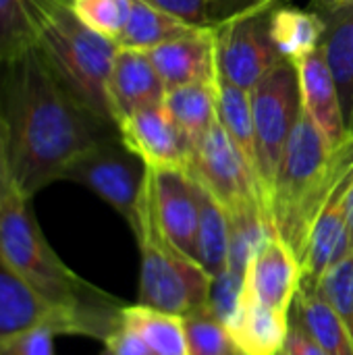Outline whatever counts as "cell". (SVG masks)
I'll return each mask as SVG.
<instances>
[{
	"label": "cell",
	"instance_id": "obj_1",
	"mask_svg": "<svg viewBox=\"0 0 353 355\" xmlns=\"http://www.w3.org/2000/svg\"><path fill=\"white\" fill-rule=\"evenodd\" d=\"M0 119L15 189L29 200L62 181L83 152L119 135L60 83L37 48L0 69Z\"/></svg>",
	"mask_w": 353,
	"mask_h": 355
},
{
	"label": "cell",
	"instance_id": "obj_2",
	"mask_svg": "<svg viewBox=\"0 0 353 355\" xmlns=\"http://www.w3.org/2000/svg\"><path fill=\"white\" fill-rule=\"evenodd\" d=\"M0 256L54 310L69 316L79 337L106 341L119 327L127 304L73 272L52 250L31 208L12 193L0 206Z\"/></svg>",
	"mask_w": 353,
	"mask_h": 355
},
{
	"label": "cell",
	"instance_id": "obj_3",
	"mask_svg": "<svg viewBox=\"0 0 353 355\" xmlns=\"http://www.w3.org/2000/svg\"><path fill=\"white\" fill-rule=\"evenodd\" d=\"M353 168V133L333 148L306 110H302L277 171L270 220L279 239L304 258L312 225L341 177Z\"/></svg>",
	"mask_w": 353,
	"mask_h": 355
},
{
	"label": "cell",
	"instance_id": "obj_4",
	"mask_svg": "<svg viewBox=\"0 0 353 355\" xmlns=\"http://www.w3.org/2000/svg\"><path fill=\"white\" fill-rule=\"evenodd\" d=\"M35 27V48L60 83L100 121L117 129L108 79L117 42L89 29L69 0H27Z\"/></svg>",
	"mask_w": 353,
	"mask_h": 355
},
{
	"label": "cell",
	"instance_id": "obj_5",
	"mask_svg": "<svg viewBox=\"0 0 353 355\" xmlns=\"http://www.w3.org/2000/svg\"><path fill=\"white\" fill-rule=\"evenodd\" d=\"M135 239L141 254L139 306L183 318L208 304L212 277L160 235L150 216L148 198Z\"/></svg>",
	"mask_w": 353,
	"mask_h": 355
},
{
	"label": "cell",
	"instance_id": "obj_6",
	"mask_svg": "<svg viewBox=\"0 0 353 355\" xmlns=\"http://www.w3.org/2000/svg\"><path fill=\"white\" fill-rule=\"evenodd\" d=\"M250 102L256 133V179L270 218V198L283 150L304 110L298 64L285 60L268 71L250 89Z\"/></svg>",
	"mask_w": 353,
	"mask_h": 355
},
{
	"label": "cell",
	"instance_id": "obj_7",
	"mask_svg": "<svg viewBox=\"0 0 353 355\" xmlns=\"http://www.w3.org/2000/svg\"><path fill=\"white\" fill-rule=\"evenodd\" d=\"M62 181L79 183L112 206L131 227H141L150 166L129 150L121 137H108L83 152L62 175Z\"/></svg>",
	"mask_w": 353,
	"mask_h": 355
},
{
	"label": "cell",
	"instance_id": "obj_8",
	"mask_svg": "<svg viewBox=\"0 0 353 355\" xmlns=\"http://www.w3.org/2000/svg\"><path fill=\"white\" fill-rule=\"evenodd\" d=\"M283 0H268L214 27L218 77L252 89L268 71L285 62L270 37V10Z\"/></svg>",
	"mask_w": 353,
	"mask_h": 355
},
{
	"label": "cell",
	"instance_id": "obj_9",
	"mask_svg": "<svg viewBox=\"0 0 353 355\" xmlns=\"http://www.w3.org/2000/svg\"><path fill=\"white\" fill-rule=\"evenodd\" d=\"M187 171L225 206V210H239L243 206H260L264 210L252 164L218 121L196 146Z\"/></svg>",
	"mask_w": 353,
	"mask_h": 355
},
{
	"label": "cell",
	"instance_id": "obj_10",
	"mask_svg": "<svg viewBox=\"0 0 353 355\" xmlns=\"http://www.w3.org/2000/svg\"><path fill=\"white\" fill-rule=\"evenodd\" d=\"M148 210L160 235L175 250L196 260V235L200 216L196 179L185 168L150 166Z\"/></svg>",
	"mask_w": 353,
	"mask_h": 355
},
{
	"label": "cell",
	"instance_id": "obj_11",
	"mask_svg": "<svg viewBox=\"0 0 353 355\" xmlns=\"http://www.w3.org/2000/svg\"><path fill=\"white\" fill-rule=\"evenodd\" d=\"M121 141L148 166L185 168L191 162L193 146L171 119L164 104L131 112L119 123Z\"/></svg>",
	"mask_w": 353,
	"mask_h": 355
},
{
	"label": "cell",
	"instance_id": "obj_12",
	"mask_svg": "<svg viewBox=\"0 0 353 355\" xmlns=\"http://www.w3.org/2000/svg\"><path fill=\"white\" fill-rule=\"evenodd\" d=\"M302 283V262L277 235L264 239L246 270V291L260 304L289 314Z\"/></svg>",
	"mask_w": 353,
	"mask_h": 355
},
{
	"label": "cell",
	"instance_id": "obj_13",
	"mask_svg": "<svg viewBox=\"0 0 353 355\" xmlns=\"http://www.w3.org/2000/svg\"><path fill=\"white\" fill-rule=\"evenodd\" d=\"M353 187V168L347 171L341 181L331 191L322 210L318 212L306 252L302 258V277L316 281L331 268L337 260L352 252L350 233H347V206Z\"/></svg>",
	"mask_w": 353,
	"mask_h": 355
},
{
	"label": "cell",
	"instance_id": "obj_14",
	"mask_svg": "<svg viewBox=\"0 0 353 355\" xmlns=\"http://www.w3.org/2000/svg\"><path fill=\"white\" fill-rule=\"evenodd\" d=\"M42 324L58 335H77L73 320L46 304L0 256V345Z\"/></svg>",
	"mask_w": 353,
	"mask_h": 355
},
{
	"label": "cell",
	"instance_id": "obj_15",
	"mask_svg": "<svg viewBox=\"0 0 353 355\" xmlns=\"http://www.w3.org/2000/svg\"><path fill=\"white\" fill-rule=\"evenodd\" d=\"M166 92L191 83H216L214 27L196 29L148 52Z\"/></svg>",
	"mask_w": 353,
	"mask_h": 355
},
{
	"label": "cell",
	"instance_id": "obj_16",
	"mask_svg": "<svg viewBox=\"0 0 353 355\" xmlns=\"http://www.w3.org/2000/svg\"><path fill=\"white\" fill-rule=\"evenodd\" d=\"M164 96L166 87L156 73L148 52L119 48L108 79V98L117 129L119 123L131 112L162 104Z\"/></svg>",
	"mask_w": 353,
	"mask_h": 355
},
{
	"label": "cell",
	"instance_id": "obj_17",
	"mask_svg": "<svg viewBox=\"0 0 353 355\" xmlns=\"http://www.w3.org/2000/svg\"><path fill=\"white\" fill-rule=\"evenodd\" d=\"M295 64L300 75L302 106L316 123V127L325 133L329 144L337 148L347 137V129L341 114L337 85L327 64L322 44Z\"/></svg>",
	"mask_w": 353,
	"mask_h": 355
},
{
	"label": "cell",
	"instance_id": "obj_18",
	"mask_svg": "<svg viewBox=\"0 0 353 355\" xmlns=\"http://www.w3.org/2000/svg\"><path fill=\"white\" fill-rule=\"evenodd\" d=\"M289 320L302 327L329 355H353V333L320 295L316 281L302 277Z\"/></svg>",
	"mask_w": 353,
	"mask_h": 355
},
{
	"label": "cell",
	"instance_id": "obj_19",
	"mask_svg": "<svg viewBox=\"0 0 353 355\" xmlns=\"http://www.w3.org/2000/svg\"><path fill=\"white\" fill-rule=\"evenodd\" d=\"M227 329L243 355H279L289 333V314L260 304L243 289L241 306Z\"/></svg>",
	"mask_w": 353,
	"mask_h": 355
},
{
	"label": "cell",
	"instance_id": "obj_20",
	"mask_svg": "<svg viewBox=\"0 0 353 355\" xmlns=\"http://www.w3.org/2000/svg\"><path fill=\"white\" fill-rule=\"evenodd\" d=\"M322 17L327 21L322 37L327 64L337 85L345 129L353 133V2Z\"/></svg>",
	"mask_w": 353,
	"mask_h": 355
},
{
	"label": "cell",
	"instance_id": "obj_21",
	"mask_svg": "<svg viewBox=\"0 0 353 355\" xmlns=\"http://www.w3.org/2000/svg\"><path fill=\"white\" fill-rule=\"evenodd\" d=\"M327 21L314 10L285 6L279 2L270 10V37L283 60L298 62L314 52L325 37Z\"/></svg>",
	"mask_w": 353,
	"mask_h": 355
},
{
	"label": "cell",
	"instance_id": "obj_22",
	"mask_svg": "<svg viewBox=\"0 0 353 355\" xmlns=\"http://www.w3.org/2000/svg\"><path fill=\"white\" fill-rule=\"evenodd\" d=\"M189 173V171H187ZM198 187V235L196 260L210 275L216 277L229 268V214L225 206L196 179Z\"/></svg>",
	"mask_w": 353,
	"mask_h": 355
},
{
	"label": "cell",
	"instance_id": "obj_23",
	"mask_svg": "<svg viewBox=\"0 0 353 355\" xmlns=\"http://www.w3.org/2000/svg\"><path fill=\"white\" fill-rule=\"evenodd\" d=\"M196 29L198 27H191L144 0H131V12L121 35L117 37V46L127 50L150 52Z\"/></svg>",
	"mask_w": 353,
	"mask_h": 355
},
{
	"label": "cell",
	"instance_id": "obj_24",
	"mask_svg": "<svg viewBox=\"0 0 353 355\" xmlns=\"http://www.w3.org/2000/svg\"><path fill=\"white\" fill-rule=\"evenodd\" d=\"M162 104L193 150L218 121L214 83H191L169 89Z\"/></svg>",
	"mask_w": 353,
	"mask_h": 355
},
{
	"label": "cell",
	"instance_id": "obj_25",
	"mask_svg": "<svg viewBox=\"0 0 353 355\" xmlns=\"http://www.w3.org/2000/svg\"><path fill=\"white\" fill-rule=\"evenodd\" d=\"M214 92H216L218 123L223 125L231 141L243 152V156L248 158V162L256 173V133H254L250 92L221 77H216Z\"/></svg>",
	"mask_w": 353,
	"mask_h": 355
},
{
	"label": "cell",
	"instance_id": "obj_26",
	"mask_svg": "<svg viewBox=\"0 0 353 355\" xmlns=\"http://www.w3.org/2000/svg\"><path fill=\"white\" fill-rule=\"evenodd\" d=\"M123 320L133 327L156 355H187L181 316L164 314L146 306H125Z\"/></svg>",
	"mask_w": 353,
	"mask_h": 355
},
{
	"label": "cell",
	"instance_id": "obj_27",
	"mask_svg": "<svg viewBox=\"0 0 353 355\" xmlns=\"http://www.w3.org/2000/svg\"><path fill=\"white\" fill-rule=\"evenodd\" d=\"M187 355H243L225 322L208 308L183 316Z\"/></svg>",
	"mask_w": 353,
	"mask_h": 355
},
{
	"label": "cell",
	"instance_id": "obj_28",
	"mask_svg": "<svg viewBox=\"0 0 353 355\" xmlns=\"http://www.w3.org/2000/svg\"><path fill=\"white\" fill-rule=\"evenodd\" d=\"M35 48V27L27 0H0V69Z\"/></svg>",
	"mask_w": 353,
	"mask_h": 355
},
{
	"label": "cell",
	"instance_id": "obj_29",
	"mask_svg": "<svg viewBox=\"0 0 353 355\" xmlns=\"http://www.w3.org/2000/svg\"><path fill=\"white\" fill-rule=\"evenodd\" d=\"M75 15L96 33L117 42L129 12L131 0H69Z\"/></svg>",
	"mask_w": 353,
	"mask_h": 355
},
{
	"label": "cell",
	"instance_id": "obj_30",
	"mask_svg": "<svg viewBox=\"0 0 353 355\" xmlns=\"http://www.w3.org/2000/svg\"><path fill=\"white\" fill-rule=\"evenodd\" d=\"M318 291L353 333V250L318 279Z\"/></svg>",
	"mask_w": 353,
	"mask_h": 355
},
{
	"label": "cell",
	"instance_id": "obj_31",
	"mask_svg": "<svg viewBox=\"0 0 353 355\" xmlns=\"http://www.w3.org/2000/svg\"><path fill=\"white\" fill-rule=\"evenodd\" d=\"M243 289H246V277H241L229 268L225 272L212 277L206 306L225 322V327L237 314L241 300H243Z\"/></svg>",
	"mask_w": 353,
	"mask_h": 355
},
{
	"label": "cell",
	"instance_id": "obj_32",
	"mask_svg": "<svg viewBox=\"0 0 353 355\" xmlns=\"http://www.w3.org/2000/svg\"><path fill=\"white\" fill-rule=\"evenodd\" d=\"M54 337L58 333L52 327H35L29 329L0 345V355H56Z\"/></svg>",
	"mask_w": 353,
	"mask_h": 355
},
{
	"label": "cell",
	"instance_id": "obj_33",
	"mask_svg": "<svg viewBox=\"0 0 353 355\" xmlns=\"http://www.w3.org/2000/svg\"><path fill=\"white\" fill-rule=\"evenodd\" d=\"M179 21L198 27V29H212L216 27L212 19V2L210 0H144Z\"/></svg>",
	"mask_w": 353,
	"mask_h": 355
},
{
	"label": "cell",
	"instance_id": "obj_34",
	"mask_svg": "<svg viewBox=\"0 0 353 355\" xmlns=\"http://www.w3.org/2000/svg\"><path fill=\"white\" fill-rule=\"evenodd\" d=\"M100 355H156L148 343L139 337V333L129 327L123 316L119 327L112 331V335L104 341V349Z\"/></svg>",
	"mask_w": 353,
	"mask_h": 355
},
{
	"label": "cell",
	"instance_id": "obj_35",
	"mask_svg": "<svg viewBox=\"0 0 353 355\" xmlns=\"http://www.w3.org/2000/svg\"><path fill=\"white\" fill-rule=\"evenodd\" d=\"M283 352L287 355H329L302 327L289 320V333Z\"/></svg>",
	"mask_w": 353,
	"mask_h": 355
},
{
	"label": "cell",
	"instance_id": "obj_36",
	"mask_svg": "<svg viewBox=\"0 0 353 355\" xmlns=\"http://www.w3.org/2000/svg\"><path fill=\"white\" fill-rule=\"evenodd\" d=\"M210 2H212V19L216 25H221L223 21L239 12H246L254 6H260L268 0H210Z\"/></svg>",
	"mask_w": 353,
	"mask_h": 355
},
{
	"label": "cell",
	"instance_id": "obj_37",
	"mask_svg": "<svg viewBox=\"0 0 353 355\" xmlns=\"http://www.w3.org/2000/svg\"><path fill=\"white\" fill-rule=\"evenodd\" d=\"M17 193L12 173H10V160H8V150H6V137H4V127L0 119V206Z\"/></svg>",
	"mask_w": 353,
	"mask_h": 355
},
{
	"label": "cell",
	"instance_id": "obj_38",
	"mask_svg": "<svg viewBox=\"0 0 353 355\" xmlns=\"http://www.w3.org/2000/svg\"><path fill=\"white\" fill-rule=\"evenodd\" d=\"M347 2L350 0H312L310 10H314L318 15H327V12H331V10H335V8H339V6H343Z\"/></svg>",
	"mask_w": 353,
	"mask_h": 355
},
{
	"label": "cell",
	"instance_id": "obj_39",
	"mask_svg": "<svg viewBox=\"0 0 353 355\" xmlns=\"http://www.w3.org/2000/svg\"><path fill=\"white\" fill-rule=\"evenodd\" d=\"M347 233H350V245L353 250V187L350 193V206H347Z\"/></svg>",
	"mask_w": 353,
	"mask_h": 355
},
{
	"label": "cell",
	"instance_id": "obj_40",
	"mask_svg": "<svg viewBox=\"0 0 353 355\" xmlns=\"http://www.w3.org/2000/svg\"><path fill=\"white\" fill-rule=\"evenodd\" d=\"M279 355H287V354H285V352H281V354H279Z\"/></svg>",
	"mask_w": 353,
	"mask_h": 355
},
{
	"label": "cell",
	"instance_id": "obj_41",
	"mask_svg": "<svg viewBox=\"0 0 353 355\" xmlns=\"http://www.w3.org/2000/svg\"><path fill=\"white\" fill-rule=\"evenodd\" d=\"M350 2H353V0H350Z\"/></svg>",
	"mask_w": 353,
	"mask_h": 355
}]
</instances>
